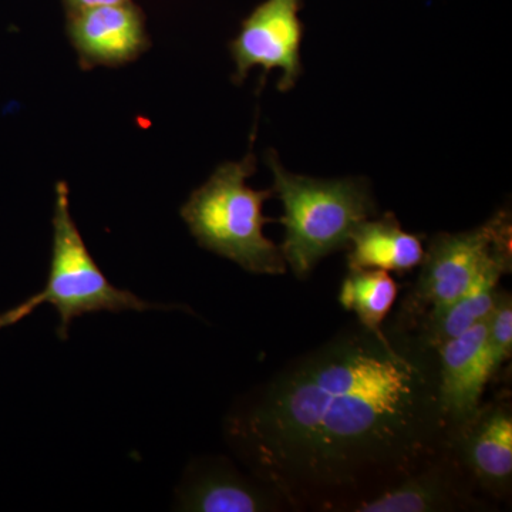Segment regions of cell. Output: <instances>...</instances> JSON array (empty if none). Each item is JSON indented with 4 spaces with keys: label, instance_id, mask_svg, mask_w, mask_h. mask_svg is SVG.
<instances>
[{
    "label": "cell",
    "instance_id": "obj_1",
    "mask_svg": "<svg viewBox=\"0 0 512 512\" xmlns=\"http://www.w3.org/2000/svg\"><path fill=\"white\" fill-rule=\"evenodd\" d=\"M450 431L439 357L350 322L235 404L225 439L292 512H353L434 460Z\"/></svg>",
    "mask_w": 512,
    "mask_h": 512
},
{
    "label": "cell",
    "instance_id": "obj_2",
    "mask_svg": "<svg viewBox=\"0 0 512 512\" xmlns=\"http://www.w3.org/2000/svg\"><path fill=\"white\" fill-rule=\"evenodd\" d=\"M265 161L274 175L272 191L284 207L279 247L293 275L306 279L323 258L348 248L360 222L376 217L372 188L360 177L319 180L291 173L274 150L266 151Z\"/></svg>",
    "mask_w": 512,
    "mask_h": 512
},
{
    "label": "cell",
    "instance_id": "obj_3",
    "mask_svg": "<svg viewBox=\"0 0 512 512\" xmlns=\"http://www.w3.org/2000/svg\"><path fill=\"white\" fill-rule=\"evenodd\" d=\"M256 171L252 153L238 163L221 164L181 208V217L198 244L258 275H285L281 247L266 238L262 214L272 190L256 191L247 180Z\"/></svg>",
    "mask_w": 512,
    "mask_h": 512
},
{
    "label": "cell",
    "instance_id": "obj_4",
    "mask_svg": "<svg viewBox=\"0 0 512 512\" xmlns=\"http://www.w3.org/2000/svg\"><path fill=\"white\" fill-rule=\"evenodd\" d=\"M511 212L500 210L480 227L466 232H439L430 239L416 284L392 320L414 332L421 320L464 295L485 269L512 265Z\"/></svg>",
    "mask_w": 512,
    "mask_h": 512
},
{
    "label": "cell",
    "instance_id": "obj_5",
    "mask_svg": "<svg viewBox=\"0 0 512 512\" xmlns=\"http://www.w3.org/2000/svg\"><path fill=\"white\" fill-rule=\"evenodd\" d=\"M39 295L42 303H50L59 313L57 333L62 339L67 338L73 319L87 313L144 312L163 308L110 284L73 221L69 190L63 181L56 185L52 261L46 286Z\"/></svg>",
    "mask_w": 512,
    "mask_h": 512
},
{
    "label": "cell",
    "instance_id": "obj_6",
    "mask_svg": "<svg viewBox=\"0 0 512 512\" xmlns=\"http://www.w3.org/2000/svg\"><path fill=\"white\" fill-rule=\"evenodd\" d=\"M302 6L303 0H265L242 22L238 36L229 45L235 63L234 83L241 84L252 67L261 66L264 79L271 70H281L278 90L293 89L303 72Z\"/></svg>",
    "mask_w": 512,
    "mask_h": 512
},
{
    "label": "cell",
    "instance_id": "obj_7",
    "mask_svg": "<svg viewBox=\"0 0 512 512\" xmlns=\"http://www.w3.org/2000/svg\"><path fill=\"white\" fill-rule=\"evenodd\" d=\"M447 446L478 491L507 503L512 494V410L507 402L481 404L470 419L450 427Z\"/></svg>",
    "mask_w": 512,
    "mask_h": 512
},
{
    "label": "cell",
    "instance_id": "obj_8",
    "mask_svg": "<svg viewBox=\"0 0 512 512\" xmlns=\"http://www.w3.org/2000/svg\"><path fill=\"white\" fill-rule=\"evenodd\" d=\"M497 504L478 491L450 447L427 466L353 512H490Z\"/></svg>",
    "mask_w": 512,
    "mask_h": 512
},
{
    "label": "cell",
    "instance_id": "obj_9",
    "mask_svg": "<svg viewBox=\"0 0 512 512\" xmlns=\"http://www.w3.org/2000/svg\"><path fill=\"white\" fill-rule=\"evenodd\" d=\"M67 32L86 70L133 62L150 47L143 13L131 0L69 13Z\"/></svg>",
    "mask_w": 512,
    "mask_h": 512
},
{
    "label": "cell",
    "instance_id": "obj_10",
    "mask_svg": "<svg viewBox=\"0 0 512 512\" xmlns=\"http://www.w3.org/2000/svg\"><path fill=\"white\" fill-rule=\"evenodd\" d=\"M178 505L197 512L291 511L275 490L252 474L245 476L225 458L195 464L181 485Z\"/></svg>",
    "mask_w": 512,
    "mask_h": 512
},
{
    "label": "cell",
    "instance_id": "obj_11",
    "mask_svg": "<svg viewBox=\"0 0 512 512\" xmlns=\"http://www.w3.org/2000/svg\"><path fill=\"white\" fill-rule=\"evenodd\" d=\"M487 319L437 350L441 404L450 427L470 419L480 409L491 382L484 359Z\"/></svg>",
    "mask_w": 512,
    "mask_h": 512
},
{
    "label": "cell",
    "instance_id": "obj_12",
    "mask_svg": "<svg viewBox=\"0 0 512 512\" xmlns=\"http://www.w3.org/2000/svg\"><path fill=\"white\" fill-rule=\"evenodd\" d=\"M349 271L380 269L407 274L423 261V241L404 231L393 214L360 222L349 239Z\"/></svg>",
    "mask_w": 512,
    "mask_h": 512
},
{
    "label": "cell",
    "instance_id": "obj_13",
    "mask_svg": "<svg viewBox=\"0 0 512 512\" xmlns=\"http://www.w3.org/2000/svg\"><path fill=\"white\" fill-rule=\"evenodd\" d=\"M511 268L512 265L498 262L485 269L476 284L464 295L421 320L414 335L427 348L439 349L448 340L463 335L477 323L483 322L497 303L501 278L510 274Z\"/></svg>",
    "mask_w": 512,
    "mask_h": 512
},
{
    "label": "cell",
    "instance_id": "obj_14",
    "mask_svg": "<svg viewBox=\"0 0 512 512\" xmlns=\"http://www.w3.org/2000/svg\"><path fill=\"white\" fill-rule=\"evenodd\" d=\"M396 281L380 269L349 271L340 286L339 302L346 311L356 315L357 322L367 329L383 328L384 320L396 302Z\"/></svg>",
    "mask_w": 512,
    "mask_h": 512
},
{
    "label": "cell",
    "instance_id": "obj_15",
    "mask_svg": "<svg viewBox=\"0 0 512 512\" xmlns=\"http://www.w3.org/2000/svg\"><path fill=\"white\" fill-rule=\"evenodd\" d=\"M512 352V298L510 292L498 293L497 303L487 320V338L484 345V359L491 380Z\"/></svg>",
    "mask_w": 512,
    "mask_h": 512
},
{
    "label": "cell",
    "instance_id": "obj_16",
    "mask_svg": "<svg viewBox=\"0 0 512 512\" xmlns=\"http://www.w3.org/2000/svg\"><path fill=\"white\" fill-rule=\"evenodd\" d=\"M42 305V298L39 293L30 296L25 302L15 306V308L9 309V311L0 313V330L9 328V326L16 325L20 320L28 318L30 313L35 311L37 306Z\"/></svg>",
    "mask_w": 512,
    "mask_h": 512
},
{
    "label": "cell",
    "instance_id": "obj_17",
    "mask_svg": "<svg viewBox=\"0 0 512 512\" xmlns=\"http://www.w3.org/2000/svg\"><path fill=\"white\" fill-rule=\"evenodd\" d=\"M126 2V0H64L67 12L73 13L77 10L96 8V6L114 5V3Z\"/></svg>",
    "mask_w": 512,
    "mask_h": 512
}]
</instances>
